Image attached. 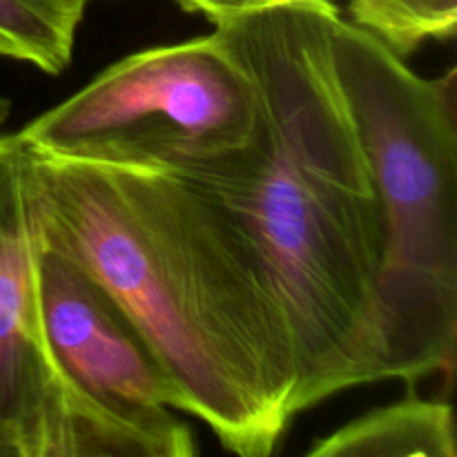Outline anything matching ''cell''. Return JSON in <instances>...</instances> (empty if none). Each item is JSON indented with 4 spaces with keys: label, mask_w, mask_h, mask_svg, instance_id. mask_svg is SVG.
<instances>
[{
    "label": "cell",
    "mask_w": 457,
    "mask_h": 457,
    "mask_svg": "<svg viewBox=\"0 0 457 457\" xmlns=\"http://www.w3.org/2000/svg\"><path fill=\"white\" fill-rule=\"evenodd\" d=\"M333 0H259L208 22L257 89L253 141L174 170L253 244L293 328L297 415L378 382L384 214L333 70ZM159 170V168H156Z\"/></svg>",
    "instance_id": "cell-1"
},
{
    "label": "cell",
    "mask_w": 457,
    "mask_h": 457,
    "mask_svg": "<svg viewBox=\"0 0 457 457\" xmlns=\"http://www.w3.org/2000/svg\"><path fill=\"white\" fill-rule=\"evenodd\" d=\"M29 154L40 237L132 317L181 413L230 453H275L297 415V353L284 302L244 232L165 170Z\"/></svg>",
    "instance_id": "cell-2"
},
{
    "label": "cell",
    "mask_w": 457,
    "mask_h": 457,
    "mask_svg": "<svg viewBox=\"0 0 457 457\" xmlns=\"http://www.w3.org/2000/svg\"><path fill=\"white\" fill-rule=\"evenodd\" d=\"M330 58L369 159L384 214L378 281V382L455 364V70L424 79L373 31L339 13Z\"/></svg>",
    "instance_id": "cell-3"
},
{
    "label": "cell",
    "mask_w": 457,
    "mask_h": 457,
    "mask_svg": "<svg viewBox=\"0 0 457 457\" xmlns=\"http://www.w3.org/2000/svg\"><path fill=\"white\" fill-rule=\"evenodd\" d=\"M257 89L221 34L120 58L18 129L38 154L174 170L253 141Z\"/></svg>",
    "instance_id": "cell-4"
},
{
    "label": "cell",
    "mask_w": 457,
    "mask_h": 457,
    "mask_svg": "<svg viewBox=\"0 0 457 457\" xmlns=\"http://www.w3.org/2000/svg\"><path fill=\"white\" fill-rule=\"evenodd\" d=\"M36 281L49 351L79 415L83 457L199 453L195 431L179 420L172 379L110 290L43 237Z\"/></svg>",
    "instance_id": "cell-5"
},
{
    "label": "cell",
    "mask_w": 457,
    "mask_h": 457,
    "mask_svg": "<svg viewBox=\"0 0 457 457\" xmlns=\"http://www.w3.org/2000/svg\"><path fill=\"white\" fill-rule=\"evenodd\" d=\"M38 244L29 147L0 132V457H83L40 315Z\"/></svg>",
    "instance_id": "cell-6"
},
{
    "label": "cell",
    "mask_w": 457,
    "mask_h": 457,
    "mask_svg": "<svg viewBox=\"0 0 457 457\" xmlns=\"http://www.w3.org/2000/svg\"><path fill=\"white\" fill-rule=\"evenodd\" d=\"M400 402L373 409L308 449V457H457L453 406L409 384Z\"/></svg>",
    "instance_id": "cell-7"
},
{
    "label": "cell",
    "mask_w": 457,
    "mask_h": 457,
    "mask_svg": "<svg viewBox=\"0 0 457 457\" xmlns=\"http://www.w3.org/2000/svg\"><path fill=\"white\" fill-rule=\"evenodd\" d=\"M83 0H0V56L61 74L74 56Z\"/></svg>",
    "instance_id": "cell-8"
},
{
    "label": "cell",
    "mask_w": 457,
    "mask_h": 457,
    "mask_svg": "<svg viewBox=\"0 0 457 457\" xmlns=\"http://www.w3.org/2000/svg\"><path fill=\"white\" fill-rule=\"evenodd\" d=\"M348 13L404 58L428 40H451L457 29V0H348Z\"/></svg>",
    "instance_id": "cell-9"
},
{
    "label": "cell",
    "mask_w": 457,
    "mask_h": 457,
    "mask_svg": "<svg viewBox=\"0 0 457 457\" xmlns=\"http://www.w3.org/2000/svg\"><path fill=\"white\" fill-rule=\"evenodd\" d=\"M83 3L89 4L94 3V0H83ZM253 3H259V0H179V4H181L186 12L199 13V16H204L205 21H208L210 16H217V13H223V12H232V9L245 7V4H253Z\"/></svg>",
    "instance_id": "cell-10"
},
{
    "label": "cell",
    "mask_w": 457,
    "mask_h": 457,
    "mask_svg": "<svg viewBox=\"0 0 457 457\" xmlns=\"http://www.w3.org/2000/svg\"><path fill=\"white\" fill-rule=\"evenodd\" d=\"M12 112V105H9V98L0 92V132H3L4 123H7V116Z\"/></svg>",
    "instance_id": "cell-11"
}]
</instances>
